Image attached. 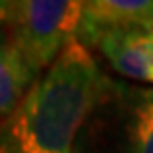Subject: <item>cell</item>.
Wrapping results in <instances>:
<instances>
[{
    "instance_id": "obj_1",
    "label": "cell",
    "mask_w": 153,
    "mask_h": 153,
    "mask_svg": "<svg viewBox=\"0 0 153 153\" xmlns=\"http://www.w3.org/2000/svg\"><path fill=\"white\" fill-rule=\"evenodd\" d=\"M109 79L90 48L72 42L2 121L0 153H76Z\"/></svg>"
},
{
    "instance_id": "obj_2",
    "label": "cell",
    "mask_w": 153,
    "mask_h": 153,
    "mask_svg": "<svg viewBox=\"0 0 153 153\" xmlns=\"http://www.w3.org/2000/svg\"><path fill=\"white\" fill-rule=\"evenodd\" d=\"M76 153H153V88L109 79Z\"/></svg>"
},
{
    "instance_id": "obj_3",
    "label": "cell",
    "mask_w": 153,
    "mask_h": 153,
    "mask_svg": "<svg viewBox=\"0 0 153 153\" xmlns=\"http://www.w3.org/2000/svg\"><path fill=\"white\" fill-rule=\"evenodd\" d=\"M84 2L22 0L14 2L8 34L36 74L50 68L78 40Z\"/></svg>"
},
{
    "instance_id": "obj_4",
    "label": "cell",
    "mask_w": 153,
    "mask_h": 153,
    "mask_svg": "<svg viewBox=\"0 0 153 153\" xmlns=\"http://www.w3.org/2000/svg\"><path fill=\"white\" fill-rule=\"evenodd\" d=\"M109 32H153V0H90L84 2L78 42L96 48Z\"/></svg>"
},
{
    "instance_id": "obj_5",
    "label": "cell",
    "mask_w": 153,
    "mask_h": 153,
    "mask_svg": "<svg viewBox=\"0 0 153 153\" xmlns=\"http://www.w3.org/2000/svg\"><path fill=\"white\" fill-rule=\"evenodd\" d=\"M96 48L117 74L153 84V58L145 44V32H109L97 40Z\"/></svg>"
},
{
    "instance_id": "obj_6",
    "label": "cell",
    "mask_w": 153,
    "mask_h": 153,
    "mask_svg": "<svg viewBox=\"0 0 153 153\" xmlns=\"http://www.w3.org/2000/svg\"><path fill=\"white\" fill-rule=\"evenodd\" d=\"M36 82L38 74L12 42L8 30H0V119L16 111Z\"/></svg>"
},
{
    "instance_id": "obj_7",
    "label": "cell",
    "mask_w": 153,
    "mask_h": 153,
    "mask_svg": "<svg viewBox=\"0 0 153 153\" xmlns=\"http://www.w3.org/2000/svg\"><path fill=\"white\" fill-rule=\"evenodd\" d=\"M12 8H14V2H4V0H0V26L10 22Z\"/></svg>"
},
{
    "instance_id": "obj_8",
    "label": "cell",
    "mask_w": 153,
    "mask_h": 153,
    "mask_svg": "<svg viewBox=\"0 0 153 153\" xmlns=\"http://www.w3.org/2000/svg\"><path fill=\"white\" fill-rule=\"evenodd\" d=\"M151 34H153V32H151Z\"/></svg>"
}]
</instances>
